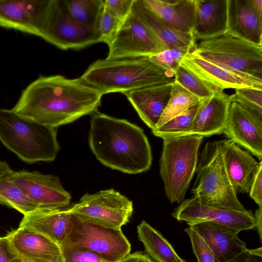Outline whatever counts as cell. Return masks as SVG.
Wrapping results in <instances>:
<instances>
[{
    "label": "cell",
    "mask_w": 262,
    "mask_h": 262,
    "mask_svg": "<svg viewBox=\"0 0 262 262\" xmlns=\"http://www.w3.org/2000/svg\"><path fill=\"white\" fill-rule=\"evenodd\" d=\"M102 96L80 77L40 75L23 91L11 110L19 116L57 128L97 111Z\"/></svg>",
    "instance_id": "obj_1"
},
{
    "label": "cell",
    "mask_w": 262,
    "mask_h": 262,
    "mask_svg": "<svg viewBox=\"0 0 262 262\" xmlns=\"http://www.w3.org/2000/svg\"><path fill=\"white\" fill-rule=\"evenodd\" d=\"M90 124V147L103 165L128 174L150 168L151 147L139 126L98 111L91 114Z\"/></svg>",
    "instance_id": "obj_2"
},
{
    "label": "cell",
    "mask_w": 262,
    "mask_h": 262,
    "mask_svg": "<svg viewBox=\"0 0 262 262\" xmlns=\"http://www.w3.org/2000/svg\"><path fill=\"white\" fill-rule=\"evenodd\" d=\"M174 73L155 63L149 56L99 59L87 69L80 79L103 95L126 93L158 84L172 83Z\"/></svg>",
    "instance_id": "obj_3"
},
{
    "label": "cell",
    "mask_w": 262,
    "mask_h": 262,
    "mask_svg": "<svg viewBox=\"0 0 262 262\" xmlns=\"http://www.w3.org/2000/svg\"><path fill=\"white\" fill-rule=\"evenodd\" d=\"M0 141L22 161L30 164L54 161L59 150L56 128L0 109Z\"/></svg>",
    "instance_id": "obj_4"
},
{
    "label": "cell",
    "mask_w": 262,
    "mask_h": 262,
    "mask_svg": "<svg viewBox=\"0 0 262 262\" xmlns=\"http://www.w3.org/2000/svg\"><path fill=\"white\" fill-rule=\"evenodd\" d=\"M226 139L207 142L202 151L195 172L193 197L201 202L224 209L246 212L238 200L227 173L223 159Z\"/></svg>",
    "instance_id": "obj_5"
},
{
    "label": "cell",
    "mask_w": 262,
    "mask_h": 262,
    "mask_svg": "<svg viewBox=\"0 0 262 262\" xmlns=\"http://www.w3.org/2000/svg\"><path fill=\"white\" fill-rule=\"evenodd\" d=\"M192 52L262 89V47L224 34L202 40Z\"/></svg>",
    "instance_id": "obj_6"
},
{
    "label": "cell",
    "mask_w": 262,
    "mask_h": 262,
    "mask_svg": "<svg viewBox=\"0 0 262 262\" xmlns=\"http://www.w3.org/2000/svg\"><path fill=\"white\" fill-rule=\"evenodd\" d=\"M203 139L201 136L187 135L163 139L160 174L166 196L172 204H180L185 200L196 171Z\"/></svg>",
    "instance_id": "obj_7"
},
{
    "label": "cell",
    "mask_w": 262,
    "mask_h": 262,
    "mask_svg": "<svg viewBox=\"0 0 262 262\" xmlns=\"http://www.w3.org/2000/svg\"><path fill=\"white\" fill-rule=\"evenodd\" d=\"M72 227L60 247L72 246L93 252L110 262H119L131 245L121 228L106 226L71 213Z\"/></svg>",
    "instance_id": "obj_8"
},
{
    "label": "cell",
    "mask_w": 262,
    "mask_h": 262,
    "mask_svg": "<svg viewBox=\"0 0 262 262\" xmlns=\"http://www.w3.org/2000/svg\"><path fill=\"white\" fill-rule=\"evenodd\" d=\"M106 44L108 60L151 56L167 50L133 7Z\"/></svg>",
    "instance_id": "obj_9"
},
{
    "label": "cell",
    "mask_w": 262,
    "mask_h": 262,
    "mask_svg": "<svg viewBox=\"0 0 262 262\" xmlns=\"http://www.w3.org/2000/svg\"><path fill=\"white\" fill-rule=\"evenodd\" d=\"M40 37L62 50L80 49L102 42L99 30L85 26L69 14L63 1L51 0Z\"/></svg>",
    "instance_id": "obj_10"
},
{
    "label": "cell",
    "mask_w": 262,
    "mask_h": 262,
    "mask_svg": "<svg viewBox=\"0 0 262 262\" xmlns=\"http://www.w3.org/2000/svg\"><path fill=\"white\" fill-rule=\"evenodd\" d=\"M68 211L81 218L106 226L121 228L129 222L133 202L114 189L84 194Z\"/></svg>",
    "instance_id": "obj_11"
},
{
    "label": "cell",
    "mask_w": 262,
    "mask_h": 262,
    "mask_svg": "<svg viewBox=\"0 0 262 262\" xmlns=\"http://www.w3.org/2000/svg\"><path fill=\"white\" fill-rule=\"evenodd\" d=\"M171 215L189 226L208 222L226 226L239 232L255 228L251 210L240 212L215 207L206 205L193 196L181 203Z\"/></svg>",
    "instance_id": "obj_12"
},
{
    "label": "cell",
    "mask_w": 262,
    "mask_h": 262,
    "mask_svg": "<svg viewBox=\"0 0 262 262\" xmlns=\"http://www.w3.org/2000/svg\"><path fill=\"white\" fill-rule=\"evenodd\" d=\"M10 180L41 208L63 209L69 206L71 195L59 178L38 171H9Z\"/></svg>",
    "instance_id": "obj_13"
},
{
    "label": "cell",
    "mask_w": 262,
    "mask_h": 262,
    "mask_svg": "<svg viewBox=\"0 0 262 262\" xmlns=\"http://www.w3.org/2000/svg\"><path fill=\"white\" fill-rule=\"evenodd\" d=\"M51 0H0V27L40 37Z\"/></svg>",
    "instance_id": "obj_14"
},
{
    "label": "cell",
    "mask_w": 262,
    "mask_h": 262,
    "mask_svg": "<svg viewBox=\"0 0 262 262\" xmlns=\"http://www.w3.org/2000/svg\"><path fill=\"white\" fill-rule=\"evenodd\" d=\"M223 134L261 161V115L237 102H231Z\"/></svg>",
    "instance_id": "obj_15"
},
{
    "label": "cell",
    "mask_w": 262,
    "mask_h": 262,
    "mask_svg": "<svg viewBox=\"0 0 262 262\" xmlns=\"http://www.w3.org/2000/svg\"><path fill=\"white\" fill-rule=\"evenodd\" d=\"M225 34L262 47V0H227Z\"/></svg>",
    "instance_id": "obj_16"
},
{
    "label": "cell",
    "mask_w": 262,
    "mask_h": 262,
    "mask_svg": "<svg viewBox=\"0 0 262 262\" xmlns=\"http://www.w3.org/2000/svg\"><path fill=\"white\" fill-rule=\"evenodd\" d=\"M230 103L229 95L224 91L215 92L210 97L200 100L190 126L173 137L198 135L204 137L223 134Z\"/></svg>",
    "instance_id": "obj_17"
},
{
    "label": "cell",
    "mask_w": 262,
    "mask_h": 262,
    "mask_svg": "<svg viewBox=\"0 0 262 262\" xmlns=\"http://www.w3.org/2000/svg\"><path fill=\"white\" fill-rule=\"evenodd\" d=\"M19 227L41 233L60 247L71 229V214L68 208L40 207L24 215Z\"/></svg>",
    "instance_id": "obj_18"
},
{
    "label": "cell",
    "mask_w": 262,
    "mask_h": 262,
    "mask_svg": "<svg viewBox=\"0 0 262 262\" xmlns=\"http://www.w3.org/2000/svg\"><path fill=\"white\" fill-rule=\"evenodd\" d=\"M180 65L196 76L213 93L226 89L254 87L251 83L226 69L210 62L191 52Z\"/></svg>",
    "instance_id": "obj_19"
},
{
    "label": "cell",
    "mask_w": 262,
    "mask_h": 262,
    "mask_svg": "<svg viewBox=\"0 0 262 262\" xmlns=\"http://www.w3.org/2000/svg\"><path fill=\"white\" fill-rule=\"evenodd\" d=\"M7 236L22 259L29 262H50L62 255L60 246L38 232L19 227Z\"/></svg>",
    "instance_id": "obj_20"
},
{
    "label": "cell",
    "mask_w": 262,
    "mask_h": 262,
    "mask_svg": "<svg viewBox=\"0 0 262 262\" xmlns=\"http://www.w3.org/2000/svg\"><path fill=\"white\" fill-rule=\"evenodd\" d=\"M172 83L151 85L124 94L140 118L151 130L156 127L166 107Z\"/></svg>",
    "instance_id": "obj_21"
},
{
    "label": "cell",
    "mask_w": 262,
    "mask_h": 262,
    "mask_svg": "<svg viewBox=\"0 0 262 262\" xmlns=\"http://www.w3.org/2000/svg\"><path fill=\"white\" fill-rule=\"evenodd\" d=\"M223 159L227 173L235 191L248 193L262 161L258 162L230 139L226 140Z\"/></svg>",
    "instance_id": "obj_22"
},
{
    "label": "cell",
    "mask_w": 262,
    "mask_h": 262,
    "mask_svg": "<svg viewBox=\"0 0 262 262\" xmlns=\"http://www.w3.org/2000/svg\"><path fill=\"white\" fill-rule=\"evenodd\" d=\"M207 243L218 262L229 260L248 248L238 236L239 231L212 222H201L191 226Z\"/></svg>",
    "instance_id": "obj_23"
},
{
    "label": "cell",
    "mask_w": 262,
    "mask_h": 262,
    "mask_svg": "<svg viewBox=\"0 0 262 262\" xmlns=\"http://www.w3.org/2000/svg\"><path fill=\"white\" fill-rule=\"evenodd\" d=\"M227 25V0H195L192 34L195 40H206L225 34Z\"/></svg>",
    "instance_id": "obj_24"
},
{
    "label": "cell",
    "mask_w": 262,
    "mask_h": 262,
    "mask_svg": "<svg viewBox=\"0 0 262 262\" xmlns=\"http://www.w3.org/2000/svg\"><path fill=\"white\" fill-rule=\"evenodd\" d=\"M143 6L174 30L192 33L195 0H140Z\"/></svg>",
    "instance_id": "obj_25"
},
{
    "label": "cell",
    "mask_w": 262,
    "mask_h": 262,
    "mask_svg": "<svg viewBox=\"0 0 262 262\" xmlns=\"http://www.w3.org/2000/svg\"><path fill=\"white\" fill-rule=\"evenodd\" d=\"M133 8L139 16L167 50L195 48L196 40L192 33H185L174 30L163 23L141 3L135 0Z\"/></svg>",
    "instance_id": "obj_26"
},
{
    "label": "cell",
    "mask_w": 262,
    "mask_h": 262,
    "mask_svg": "<svg viewBox=\"0 0 262 262\" xmlns=\"http://www.w3.org/2000/svg\"><path fill=\"white\" fill-rule=\"evenodd\" d=\"M138 239L146 253L156 262H187L181 258L172 245L157 230L145 221L137 226Z\"/></svg>",
    "instance_id": "obj_27"
},
{
    "label": "cell",
    "mask_w": 262,
    "mask_h": 262,
    "mask_svg": "<svg viewBox=\"0 0 262 262\" xmlns=\"http://www.w3.org/2000/svg\"><path fill=\"white\" fill-rule=\"evenodd\" d=\"M10 169L6 162L0 161V203L15 209L24 215L40 208L10 180Z\"/></svg>",
    "instance_id": "obj_28"
},
{
    "label": "cell",
    "mask_w": 262,
    "mask_h": 262,
    "mask_svg": "<svg viewBox=\"0 0 262 262\" xmlns=\"http://www.w3.org/2000/svg\"><path fill=\"white\" fill-rule=\"evenodd\" d=\"M63 2L69 14L73 19L85 26L98 30L100 18L104 7V0H67Z\"/></svg>",
    "instance_id": "obj_29"
},
{
    "label": "cell",
    "mask_w": 262,
    "mask_h": 262,
    "mask_svg": "<svg viewBox=\"0 0 262 262\" xmlns=\"http://www.w3.org/2000/svg\"><path fill=\"white\" fill-rule=\"evenodd\" d=\"M200 100L174 80L171 83L168 103L156 127L167 122Z\"/></svg>",
    "instance_id": "obj_30"
},
{
    "label": "cell",
    "mask_w": 262,
    "mask_h": 262,
    "mask_svg": "<svg viewBox=\"0 0 262 262\" xmlns=\"http://www.w3.org/2000/svg\"><path fill=\"white\" fill-rule=\"evenodd\" d=\"M199 102L191 105L162 125L155 127L152 130V134L164 139L173 137L185 131L190 126L194 118Z\"/></svg>",
    "instance_id": "obj_31"
},
{
    "label": "cell",
    "mask_w": 262,
    "mask_h": 262,
    "mask_svg": "<svg viewBox=\"0 0 262 262\" xmlns=\"http://www.w3.org/2000/svg\"><path fill=\"white\" fill-rule=\"evenodd\" d=\"M174 77L176 82L201 100L214 93L200 79L181 65L174 72Z\"/></svg>",
    "instance_id": "obj_32"
},
{
    "label": "cell",
    "mask_w": 262,
    "mask_h": 262,
    "mask_svg": "<svg viewBox=\"0 0 262 262\" xmlns=\"http://www.w3.org/2000/svg\"><path fill=\"white\" fill-rule=\"evenodd\" d=\"M235 90V93L229 95L231 102H237L262 116V89L247 86Z\"/></svg>",
    "instance_id": "obj_33"
},
{
    "label": "cell",
    "mask_w": 262,
    "mask_h": 262,
    "mask_svg": "<svg viewBox=\"0 0 262 262\" xmlns=\"http://www.w3.org/2000/svg\"><path fill=\"white\" fill-rule=\"evenodd\" d=\"M192 51L190 48L172 49L149 57L163 69L174 73L184 57Z\"/></svg>",
    "instance_id": "obj_34"
},
{
    "label": "cell",
    "mask_w": 262,
    "mask_h": 262,
    "mask_svg": "<svg viewBox=\"0 0 262 262\" xmlns=\"http://www.w3.org/2000/svg\"><path fill=\"white\" fill-rule=\"evenodd\" d=\"M188 234L198 262H218L206 241L192 227L184 229Z\"/></svg>",
    "instance_id": "obj_35"
},
{
    "label": "cell",
    "mask_w": 262,
    "mask_h": 262,
    "mask_svg": "<svg viewBox=\"0 0 262 262\" xmlns=\"http://www.w3.org/2000/svg\"><path fill=\"white\" fill-rule=\"evenodd\" d=\"M61 249L64 262H110L86 249L68 246Z\"/></svg>",
    "instance_id": "obj_36"
},
{
    "label": "cell",
    "mask_w": 262,
    "mask_h": 262,
    "mask_svg": "<svg viewBox=\"0 0 262 262\" xmlns=\"http://www.w3.org/2000/svg\"><path fill=\"white\" fill-rule=\"evenodd\" d=\"M122 20L112 13L105 6L101 13L98 30L102 42L107 43L119 27Z\"/></svg>",
    "instance_id": "obj_37"
},
{
    "label": "cell",
    "mask_w": 262,
    "mask_h": 262,
    "mask_svg": "<svg viewBox=\"0 0 262 262\" xmlns=\"http://www.w3.org/2000/svg\"><path fill=\"white\" fill-rule=\"evenodd\" d=\"M135 0H104V6L123 20L132 11Z\"/></svg>",
    "instance_id": "obj_38"
},
{
    "label": "cell",
    "mask_w": 262,
    "mask_h": 262,
    "mask_svg": "<svg viewBox=\"0 0 262 262\" xmlns=\"http://www.w3.org/2000/svg\"><path fill=\"white\" fill-rule=\"evenodd\" d=\"M22 260L7 236L0 237V262H21Z\"/></svg>",
    "instance_id": "obj_39"
},
{
    "label": "cell",
    "mask_w": 262,
    "mask_h": 262,
    "mask_svg": "<svg viewBox=\"0 0 262 262\" xmlns=\"http://www.w3.org/2000/svg\"><path fill=\"white\" fill-rule=\"evenodd\" d=\"M249 195L258 206H262V164H261L251 183Z\"/></svg>",
    "instance_id": "obj_40"
},
{
    "label": "cell",
    "mask_w": 262,
    "mask_h": 262,
    "mask_svg": "<svg viewBox=\"0 0 262 262\" xmlns=\"http://www.w3.org/2000/svg\"><path fill=\"white\" fill-rule=\"evenodd\" d=\"M224 262H262V248L247 249L232 259Z\"/></svg>",
    "instance_id": "obj_41"
},
{
    "label": "cell",
    "mask_w": 262,
    "mask_h": 262,
    "mask_svg": "<svg viewBox=\"0 0 262 262\" xmlns=\"http://www.w3.org/2000/svg\"><path fill=\"white\" fill-rule=\"evenodd\" d=\"M119 262H156L146 253L137 251L128 254Z\"/></svg>",
    "instance_id": "obj_42"
},
{
    "label": "cell",
    "mask_w": 262,
    "mask_h": 262,
    "mask_svg": "<svg viewBox=\"0 0 262 262\" xmlns=\"http://www.w3.org/2000/svg\"><path fill=\"white\" fill-rule=\"evenodd\" d=\"M255 228L258 233L260 241L262 242V206H258L254 214Z\"/></svg>",
    "instance_id": "obj_43"
},
{
    "label": "cell",
    "mask_w": 262,
    "mask_h": 262,
    "mask_svg": "<svg viewBox=\"0 0 262 262\" xmlns=\"http://www.w3.org/2000/svg\"><path fill=\"white\" fill-rule=\"evenodd\" d=\"M50 262H64V261H63L62 256L61 255L59 258H58L54 260L51 261Z\"/></svg>",
    "instance_id": "obj_44"
},
{
    "label": "cell",
    "mask_w": 262,
    "mask_h": 262,
    "mask_svg": "<svg viewBox=\"0 0 262 262\" xmlns=\"http://www.w3.org/2000/svg\"><path fill=\"white\" fill-rule=\"evenodd\" d=\"M21 262H29V261H26V260H25L23 259V260H22V261H21Z\"/></svg>",
    "instance_id": "obj_45"
}]
</instances>
